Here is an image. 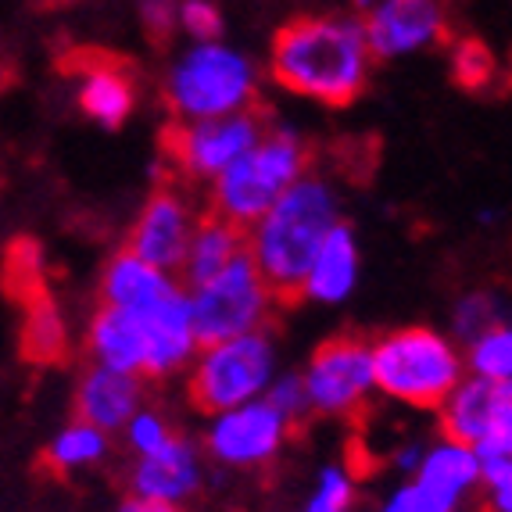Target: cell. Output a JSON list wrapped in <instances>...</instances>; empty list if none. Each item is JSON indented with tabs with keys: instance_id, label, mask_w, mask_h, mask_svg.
Wrapping results in <instances>:
<instances>
[{
	"instance_id": "6da1fadb",
	"label": "cell",
	"mask_w": 512,
	"mask_h": 512,
	"mask_svg": "<svg viewBox=\"0 0 512 512\" xmlns=\"http://www.w3.org/2000/svg\"><path fill=\"white\" fill-rule=\"evenodd\" d=\"M373 69L362 22L351 11L298 15L276 29L269 43V79L323 108H348L359 101Z\"/></svg>"
},
{
	"instance_id": "7a4b0ae2",
	"label": "cell",
	"mask_w": 512,
	"mask_h": 512,
	"mask_svg": "<svg viewBox=\"0 0 512 512\" xmlns=\"http://www.w3.org/2000/svg\"><path fill=\"white\" fill-rule=\"evenodd\" d=\"M344 219L341 190L323 169H308L276 197V205L248 226V258L280 305L298 301L301 276Z\"/></svg>"
},
{
	"instance_id": "3957f363",
	"label": "cell",
	"mask_w": 512,
	"mask_h": 512,
	"mask_svg": "<svg viewBox=\"0 0 512 512\" xmlns=\"http://www.w3.org/2000/svg\"><path fill=\"white\" fill-rule=\"evenodd\" d=\"M262 69L248 51L226 40L187 43L162 76V101L172 122H197L258 108Z\"/></svg>"
},
{
	"instance_id": "277c9868",
	"label": "cell",
	"mask_w": 512,
	"mask_h": 512,
	"mask_svg": "<svg viewBox=\"0 0 512 512\" xmlns=\"http://www.w3.org/2000/svg\"><path fill=\"white\" fill-rule=\"evenodd\" d=\"M308 169H312V144L305 140V133L291 122L269 119L262 137L208 183L205 212L248 230Z\"/></svg>"
},
{
	"instance_id": "5b68a950",
	"label": "cell",
	"mask_w": 512,
	"mask_h": 512,
	"mask_svg": "<svg viewBox=\"0 0 512 512\" xmlns=\"http://www.w3.org/2000/svg\"><path fill=\"white\" fill-rule=\"evenodd\" d=\"M373 387L380 398L416 412H437L455 391L466 366L462 348L434 326H402L369 341Z\"/></svg>"
},
{
	"instance_id": "8992f818",
	"label": "cell",
	"mask_w": 512,
	"mask_h": 512,
	"mask_svg": "<svg viewBox=\"0 0 512 512\" xmlns=\"http://www.w3.org/2000/svg\"><path fill=\"white\" fill-rule=\"evenodd\" d=\"M276 373H280V344L273 326H265L230 341L201 344L183 380H187L190 405L208 419L215 412L262 398Z\"/></svg>"
},
{
	"instance_id": "52a82bcc",
	"label": "cell",
	"mask_w": 512,
	"mask_h": 512,
	"mask_svg": "<svg viewBox=\"0 0 512 512\" xmlns=\"http://www.w3.org/2000/svg\"><path fill=\"white\" fill-rule=\"evenodd\" d=\"M187 301L197 344L230 341L240 333L265 330L273 323L276 308H280L276 294L265 287V280L258 276L255 262L248 255H240L212 280L190 287Z\"/></svg>"
},
{
	"instance_id": "ba28073f",
	"label": "cell",
	"mask_w": 512,
	"mask_h": 512,
	"mask_svg": "<svg viewBox=\"0 0 512 512\" xmlns=\"http://www.w3.org/2000/svg\"><path fill=\"white\" fill-rule=\"evenodd\" d=\"M269 119L262 108L219 115V119L172 122L165 129V158H169L176 183L183 187H208L222 169H230L265 133Z\"/></svg>"
},
{
	"instance_id": "9c48e42d",
	"label": "cell",
	"mask_w": 512,
	"mask_h": 512,
	"mask_svg": "<svg viewBox=\"0 0 512 512\" xmlns=\"http://www.w3.org/2000/svg\"><path fill=\"white\" fill-rule=\"evenodd\" d=\"M308 416L319 419H355L373 402V355L369 341L359 333H341L319 344L301 366Z\"/></svg>"
},
{
	"instance_id": "30bf717a",
	"label": "cell",
	"mask_w": 512,
	"mask_h": 512,
	"mask_svg": "<svg viewBox=\"0 0 512 512\" xmlns=\"http://www.w3.org/2000/svg\"><path fill=\"white\" fill-rule=\"evenodd\" d=\"M291 423L265 405L262 398L237 409L215 412L205 419L201 434V452L208 462L222 470H265L269 462L280 459V452L291 441Z\"/></svg>"
},
{
	"instance_id": "8fae6325",
	"label": "cell",
	"mask_w": 512,
	"mask_h": 512,
	"mask_svg": "<svg viewBox=\"0 0 512 512\" xmlns=\"http://www.w3.org/2000/svg\"><path fill=\"white\" fill-rule=\"evenodd\" d=\"M373 61H405L448 40L444 0H373L359 15Z\"/></svg>"
},
{
	"instance_id": "7c38bea8",
	"label": "cell",
	"mask_w": 512,
	"mask_h": 512,
	"mask_svg": "<svg viewBox=\"0 0 512 512\" xmlns=\"http://www.w3.org/2000/svg\"><path fill=\"white\" fill-rule=\"evenodd\" d=\"M197 219H201V208L190 197V190L183 183H162L140 205L137 219L126 233V251L144 258L154 269L176 273L183 255H187Z\"/></svg>"
},
{
	"instance_id": "4fadbf2b",
	"label": "cell",
	"mask_w": 512,
	"mask_h": 512,
	"mask_svg": "<svg viewBox=\"0 0 512 512\" xmlns=\"http://www.w3.org/2000/svg\"><path fill=\"white\" fill-rule=\"evenodd\" d=\"M208 480V459L201 444L190 434H172L165 448L151 455H140L129 466V495L147 498V502L183 509L190 498L201 495Z\"/></svg>"
},
{
	"instance_id": "5bb4252c",
	"label": "cell",
	"mask_w": 512,
	"mask_h": 512,
	"mask_svg": "<svg viewBox=\"0 0 512 512\" xmlns=\"http://www.w3.org/2000/svg\"><path fill=\"white\" fill-rule=\"evenodd\" d=\"M140 323L147 344V362H144V380H172L183 376L190 359L197 355V333L194 319H190V301L187 287H172L158 301L144 305L140 312H129Z\"/></svg>"
},
{
	"instance_id": "9a60e30c",
	"label": "cell",
	"mask_w": 512,
	"mask_h": 512,
	"mask_svg": "<svg viewBox=\"0 0 512 512\" xmlns=\"http://www.w3.org/2000/svg\"><path fill=\"white\" fill-rule=\"evenodd\" d=\"M441 437L459 444H477L495 430L512 427V384H495L480 376H462L455 391L437 409Z\"/></svg>"
},
{
	"instance_id": "2e32d148",
	"label": "cell",
	"mask_w": 512,
	"mask_h": 512,
	"mask_svg": "<svg viewBox=\"0 0 512 512\" xmlns=\"http://www.w3.org/2000/svg\"><path fill=\"white\" fill-rule=\"evenodd\" d=\"M362 280V244L348 219H341L323 240V248L301 276L298 301L312 305H344Z\"/></svg>"
},
{
	"instance_id": "e0dca14e",
	"label": "cell",
	"mask_w": 512,
	"mask_h": 512,
	"mask_svg": "<svg viewBox=\"0 0 512 512\" xmlns=\"http://www.w3.org/2000/svg\"><path fill=\"white\" fill-rule=\"evenodd\" d=\"M76 419L90 423V427L104 430V434H122V427L129 423V416L147 405L144 398V380L129 373H115V369L90 366L79 373L76 380Z\"/></svg>"
},
{
	"instance_id": "ac0fdd59",
	"label": "cell",
	"mask_w": 512,
	"mask_h": 512,
	"mask_svg": "<svg viewBox=\"0 0 512 512\" xmlns=\"http://www.w3.org/2000/svg\"><path fill=\"white\" fill-rule=\"evenodd\" d=\"M83 351L90 366L115 369V373H129L144 380V362H147V344L140 323L122 308L101 305L90 316L83 333ZM147 384V380H144Z\"/></svg>"
},
{
	"instance_id": "d6986e66",
	"label": "cell",
	"mask_w": 512,
	"mask_h": 512,
	"mask_svg": "<svg viewBox=\"0 0 512 512\" xmlns=\"http://www.w3.org/2000/svg\"><path fill=\"white\" fill-rule=\"evenodd\" d=\"M76 101L90 122H97L104 129H122L129 122V115L137 111V79H133V72L126 65L90 61L79 72Z\"/></svg>"
},
{
	"instance_id": "ffe728a7",
	"label": "cell",
	"mask_w": 512,
	"mask_h": 512,
	"mask_svg": "<svg viewBox=\"0 0 512 512\" xmlns=\"http://www.w3.org/2000/svg\"><path fill=\"white\" fill-rule=\"evenodd\" d=\"M240 255H248V233L240 230V226H233V222L219 219V215L201 212L176 276H180V283L190 291L197 283L219 276L222 269L230 262H237Z\"/></svg>"
},
{
	"instance_id": "44dd1931",
	"label": "cell",
	"mask_w": 512,
	"mask_h": 512,
	"mask_svg": "<svg viewBox=\"0 0 512 512\" xmlns=\"http://www.w3.org/2000/svg\"><path fill=\"white\" fill-rule=\"evenodd\" d=\"M172 287H180V276L165 273V269H154L144 258L129 255L126 248L115 251V255L104 262L101 269V305L122 308V312H140L144 305L158 301L162 294H169Z\"/></svg>"
},
{
	"instance_id": "7402d4cb",
	"label": "cell",
	"mask_w": 512,
	"mask_h": 512,
	"mask_svg": "<svg viewBox=\"0 0 512 512\" xmlns=\"http://www.w3.org/2000/svg\"><path fill=\"white\" fill-rule=\"evenodd\" d=\"M412 477H419L423 484L441 491L444 498H452L462 509V505L477 495V484H480L477 455H473L470 444L437 437V441H427V452H423V459H419Z\"/></svg>"
},
{
	"instance_id": "603a6c76",
	"label": "cell",
	"mask_w": 512,
	"mask_h": 512,
	"mask_svg": "<svg viewBox=\"0 0 512 512\" xmlns=\"http://www.w3.org/2000/svg\"><path fill=\"white\" fill-rule=\"evenodd\" d=\"M111 452V437L104 430L90 427L83 419H72L69 427H61L58 434L51 437L47 452H43V462L47 470L58 473V477H72V473L94 470L108 459Z\"/></svg>"
},
{
	"instance_id": "cb8c5ba5",
	"label": "cell",
	"mask_w": 512,
	"mask_h": 512,
	"mask_svg": "<svg viewBox=\"0 0 512 512\" xmlns=\"http://www.w3.org/2000/svg\"><path fill=\"white\" fill-rule=\"evenodd\" d=\"M69 348L72 337L65 312L51 298H36L26 312V323H22V351H26V359L40 362V366H58V362H65Z\"/></svg>"
},
{
	"instance_id": "d4e9b609",
	"label": "cell",
	"mask_w": 512,
	"mask_h": 512,
	"mask_svg": "<svg viewBox=\"0 0 512 512\" xmlns=\"http://www.w3.org/2000/svg\"><path fill=\"white\" fill-rule=\"evenodd\" d=\"M498 323H509V305H505L502 291H491V287H477V291H466L452 305V316H448V337L455 344H470L477 333L491 330Z\"/></svg>"
},
{
	"instance_id": "484cf974",
	"label": "cell",
	"mask_w": 512,
	"mask_h": 512,
	"mask_svg": "<svg viewBox=\"0 0 512 512\" xmlns=\"http://www.w3.org/2000/svg\"><path fill=\"white\" fill-rule=\"evenodd\" d=\"M462 366H466V376L512 384V326L498 323L477 333L470 344H462Z\"/></svg>"
},
{
	"instance_id": "4316f807",
	"label": "cell",
	"mask_w": 512,
	"mask_h": 512,
	"mask_svg": "<svg viewBox=\"0 0 512 512\" xmlns=\"http://www.w3.org/2000/svg\"><path fill=\"white\" fill-rule=\"evenodd\" d=\"M359 502V480L344 462H323L316 473V484L308 491L298 512H355Z\"/></svg>"
},
{
	"instance_id": "83f0119b",
	"label": "cell",
	"mask_w": 512,
	"mask_h": 512,
	"mask_svg": "<svg viewBox=\"0 0 512 512\" xmlns=\"http://www.w3.org/2000/svg\"><path fill=\"white\" fill-rule=\"evenodd\" d=\"M172 434H176L172 419L165 416L162 409H154V405H140V409L129 416L126 427H122V441H126V448L133 452V459L165 448V444L172 441Z\"/></svg>"
},
{
	"instance_id": "f1b7e54d",
	"label": "cell",
	"mask_w": 512,
	"mask_h": 512,
	"mask_svg": "<svg viewBox=\"0 0 512 512\" xmlns=\"http://www.w3.org/2000/svg\"><path fill=\"white\" fill-rule=\"evenodd\" d=\"M376 512H459V505L430 484H423L419 477H409L398 487H391V495L380 502Z\"/></svg>"
},
{
	"instance_id": "f546056e",
	"label": "cell",
	"mask_w": 512,
	"mask_h": 512,
	"mask_svg": "<svg viewBox=\"0 0 512 512\" xmlns=\"http://www.w3.org/2000/svg\"><path fill=\"white\" fill-rule=\"evenodd\" d=\"M226 18H222L215 0H180V18H176V33L187 36V43L222 40Z\"/></svg>"
},
{
	"instance_id": "4dcf8cb0",
	"label": "cell",
	"mask_w": 512,
	"mask_h": 512,
	"mask_svg": "<svg viewBox=\"0 0 512 512\" xmlns=\"http://www.w3.org/2000/svg\"><path fill=\"white\" fill-rule=\"evenodd\" d=\"M265 405H273L276 412H280L291 427H298L301 419H308V402H305V387H301V376L298 373H276L273 380H269V387H265L262 394Z\"/></svg>"
},
{
	"instance_id": "1f68e13d",
	"label": "cell",
	"mask_w": 512,
	"mask_h": 512,
	"mask_svg": "<svg viewBox=\"0 0 512 512\" xmlns=\"http://www.w3.org/2000/svg\"><path fill=\"white\" fill-rule=\"evenodd\" d=\"M140 29L154 43H169L176 36V18H180V0H137Z\"/></svg>"
},
{
	"instance_id": "d6a6232c",
	"label": "cell",
	"mask_w": 512,
	"mask_h": 512,
	"mask_svg": "<svg viewBox=\"0 0 512 512\" xmlns=\"http://www.w3.org/2000/svg\"><path fill=\"white\" fill-rule=\"evenodd\" d=\"M455 72H459L462 86H480L491 76V54L480 43H462L459 54H455Z\"/></svg>"
},
{
	"instance_id": "836d02e7",
	"label": "cell",
	"mask_w": 512,
	"mask_h": 512,
	"mask_svg": "<svg viewBox=\"0 0 512 512\" xmlns=\"http://www.w3.org/2000/svg\"><path fill=\"white\" fill-rule=\"evenodd\" d=\"M423 452H427V441H419V437H409V441H402L391 452V470L398 473L402 480H409L412 473H416V466H419V459H423Z\"/></svg>"
},
{
	"instance_id": "e575fe53",
	"label": "cell",
	"mask_w": 512,
	"mask_h": 512,
	"mask_svg": "<svg viewBox=\"0 0 512 512\" xmlns=\"http://www.w3.org/2000/svg\"><path fill=\"white\" fill-rule=\"evenodd\" d=\"M115 512H180V509H169V505H158V502H147V498L129 495L115 505Z\"/></svg>"
},
{
	"instance_id": "d590c367",
	"label": "cell",
	"mask_w": 512,
	"mask_h": 512,
	"mask_svg": "<svg viewBox=\"0 0 512 512\" xmlns=\"http://www.w3.org/2000/svg\"><path fill=\"white\" fill-rule=\"evenodd\" d=\"M498 219V212H491V208H484V212H477V222H484V226H491V222Z\"/></svg>"
},
{
	"instance_id": "8d00e7d4",
	"label": "cell",
	"mask_w": 512,
	"mask_h": 512,
	"mask_svg": "<svg viewBox=\"0 0 512 512\" xmlns=\"http://www.w3.org/2000/svg\"><path fill=\"white\" fill-rule=\"evenodd\" d=\"M369 4H373V0H351V8H355L351 15H362V11H366Z\"/></svg>"
}]
</instances>
